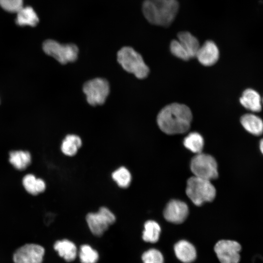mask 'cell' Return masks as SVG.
<instances>
[{
  "mask_svg": "<svg viewBox=\"0 0 263 263\" xmlns=\"http://www.w3.org/2000/svg\"><path fill=\"white\" fill-rule=\"evenodd\" d=\"M262 101H263V100H262Z\"/></svg>",
  "mask_w": 263,
  "mask_h": 263,
  "instance_id": "f546056e",
  "label": "cell"
},
{
  "mask_svg": "<svg viewBox=\"0 0 263 263\" xmlns=\"http://www.w3.org/2000/svg\"><path fill=\"white\" fill-rule=\"evenodd\" d=\"M240 102L243 107L252 112H259L262 110L261 96L252 89H247L243 92Z\"/></svg>",
  "mask_w": 263,
  "mask_h": 263,
  "instance_id": "9a60e30c",
  "label": "cell"
},
{
  "mask_svg": "<svg viewBox=\"0 0 263 263\" xmlns=\"http://www.w3.org/2000/svg\"><path fill=\"white\" fill-rule=\"evenodd\" d=\"M185 147L196 154L202 152L204 146L203 137L198 132H192L188 134L184 140Z\"/></svg>",
  "mask_w": 263,
  "mask_h": 263,
  "instance_id": "cb8c5ba5",
  "label": "cell"
},
{
  "mask_svg": "<svg viewBox=\"0 0 263 263\" xmlns=\"http://www.w3.org/2000/svg\"><path fill=\"white\" fill-rule=\"evenodd\" d=\"M54 248L60 257L68 262L74 261L78 254L75 243L66 239L56 241L54 244Z\"/></svg>",
  "mask_w": 263,
  "mask_h": 263,
  "instance_id": "5bb4252c",
  "label": "cell"
},
{
  "mask_svg": "<svg viewBox=\"0 0 263 263\" xmlns=\"http://www.w3.org/2000/svg\"><path fill=\"white\" fill-rule=\"evenodd\" d=\"M259 148L261 152L263 154V138L260 141Z\"/></svg>",
  "mask_w": 263,
  "mask_h": 263,
  "instance_id": "f1b7e54d",
  "label": "cell"
},
{
  "mask_svg": "<svg viewBox=\"0 0 263 263\" xmlns=\"http://www.w3.org/2000/svg\"><path fill=\"white\" fill-rule=\"evenodd\" d=\"M161 228L155 221L149 220L144 224V229L142 233V239L146 242L155 243L160 237Z\"/></svg>",
  "mask_w": 263,
  "mask_h": 263,
  "instance_id": "7402d4cb",
  "label": "cell"
},
{
  "mask_svg": "<svg viewBox=\"0 0 263 263\" xmlns=\"http://www.w3.org/2000/svg\"><path fill=\"white\" fill-rule=\"evenodd\" d=\"M25 190L30 194L37 195L43 192L46 188V184L43 180L37 178L34 175H26L22 181Z\"/></svg>",
  "mask_w": 263,
  "mask_h": 263,
  "instance_id": "d6986e66",
  "label": "cell"
},
{
  "mask_svg": "<svg viewBox=\"0 0 263 263\" xmlns=\"http://www.w3.org/2000/svg\"><path fill=\"white\" fill-rule=\"evenodd\" d=\"M241 123L248 132L256 136L263 133V120L253 113L244 114L241 118Z\"/></svg>",
  "mask_w": 263,
  "mask_h": 263,
  "instance_id": "2e32d148",
  "label": "cell"
},
{
  "mask_svg": "<svg viewBox=\"0 0 263 263\" xmlns=\"http://www.w3.org/2000/svg\"><path fill=\"white\" fill-rule=\"evenodd\" d=\"M187 195L197 206L211 202L216 196V189L210 180L192 176L187 181Z\"/></svg>",
  "mask_w": 263,
  "mask_h": 263,
  "instance_id": "277c9868",
  "label": "cell"
},
{
  "mask_svg": "<svg viewBox=\"0 0 263 263\" xmlns=\"http://www.w3.org/2000/svg\"><path fill=\"white\" fill-rule=\"evenodd\" d=\"M195 57L202 65L210 66L218 61L219 57V49L213 41L207 40L202 46H200Z\"/></svg>",
  "mask_w": 263,
  "mask_h": 263,
  "instance_id": "7c38bea8",
  "label": "cell"
},
{
  "mask_svg": "<svg viewBox=\"0 0 263 263\" xmlns=\"http://www.w3.org/2000/svg\"><path fill=\"white\" fill-rule=\"evenodd\" d=\"M82 144V140L79 136L75 134H68L63 140L60 149L63 154L72 157L76 154Z\"/></svg>",
  "mask_w": 263,
  "mask_h": 263,
  "instance_id": "ac0fdd59",
  "label": "cell"
},
{
  "mask_svg": "<svg viewBox=\"0 0 263 263\" xmlns=\"http://www.w3.org/2000/svg\"><path fill=\"white\" fill-rule=\"evenodd\" d=\"M86 221L91 233L100 237L115 222L116 216L107 207H101L97 211L88 213Z\"/></svg>",
  "mask_w": 263,
  "mask_h": 263,
  "instance_id": "5b68a950",
  "label": "cell"
},
{
  "mask_svg": "<svg viewBox=\"0 0 263 263\" xmlns=\"http://www.w3.org/2000/svg\"><path fill=\"white\" fill-rule=\"evenodd\" d=\"M241 244L236 241L221 240L214 246V251L221 263H239Z\"/></svg>",
  "mask_w": 263,
  "mask_h": 263,
  "instance_id": "9c48e42d",
  "label": "cell"
},
{
  "mask_svg": "<svg viewBox=\"0 0 263 263\" xmlns=\"http://www.w3.org/2000/svg\"><path fill=\"white\" fill-rule=\"evenodd\" d=\"M77 254L81 263H96L99 259L98 252L87 244L80 246Z\"/></svg>",
  "mask_w": 263,
  "mask_h": 263,
  "instance_id": "d4e9b609",
  "label": "cell"
},
{
  "mask_svg": "<svg viewBox=\"0 0 263 263\" xmlns=\"http://www.w3.org/2000/svg\"><path fill=\"white\" fill-rule=\"evenodd\" d=\"M17 14L16 23L19 25L35 26L38 22V18L31 7H22Z\"/></svg>",
  "mask_w": 263,
  "mask_h": 263,
  "instance_id": "ffe728a7",
  "label": "cell"
},
{
  "mask_svg": "<svg viewBox=\"0 0 263 263\" xmlns=\"http://www.w3.org/2000/svg\"><path fill=\"white\" fill-rule=\"evenodd\" d=\"M170 50L174 56L184 60H188L191 58L188 53L178 39L172 40L170 44Z\"/></svg>",
  "mask_w": 263,
  "mask_h": 263,
  "instance_id": "4316f807",
  "label": "cell"
},
{
  "mask_svg": "<svg viewBox=\"0 0 263 263\" xmlns=\"http://www.w3.org/2000/svg\"><path fill=\"white\" fill-rule=\"evenodd\" d=\"M178 41L188 53L190 58L195 57L200 47L197 38L188 31H182L177 35Z\"/></svg>",
  "mask_w": 263,
  "mask_h": 263,
  "instance_id": "e0dca14e",
  "label": "cell"
},
{
  "mask_svg": "<svg viewBox=\"0 0 263 263\" xmlns=\"http://www.w3.org/2000/svg\"><path fill=\"white\" fill-rule=\"evenodd\" d=\"M117 59L124 70L133 74L137 78L143 79L148 76L149 73L148 66L141 55L132 48L122 47L117 52Z\"/></svg>",
  "mask_w": 263,
  "mask_h": 263,
  "instance_id": "3957f363",
  "label": "cell"
},
{
  "mask_svg": "<svg viewBox=\"0 0 263 263\" xmlns=\"http://www.w3.org/2000/svg\"><path fill=\"white\" fill-rule=\"evenodd\" d=\"M9 162L16 169L22 170L25 169L30 164L31 156L27 151L16 150L10 152Z\"/></svg>",
  "mask_w": 263,
  "mask_h": 263,
  "instance_id": "44dd1931",
  "label": "cell"
},
{
  "mask_svg": "<svg viewBox=\"0 0 263 263\" xmlns=\"http://www.w3.org/2000/svg\"><path fill=\"white\" fill-rule=\"evenodd\" d=\"M217 163L211 155L202 152L191 159L190 169L195 176L211 180L218 176Z\"/></svg>",
  "mask_w": 263,
  "mask_h": 263,
  "instance_id": "52a82bcc",
  "label": "cell"
},
{
  "mask_svg": "<svg viewBox=\"0 0 263 263\" xmlns=\"http://www.w3.org/2000/svg\"><path fill=\"white\" fill-rule=\"evenodd\" d=\"M188 214V208L184 202L172 200L166 206L164 211V216L169 222L174 224L183 223Z\"/></svg>",
  "mask_w": 263,
  "mask_h": 263,
  "instance_id": "8fae6325",
  "label": "cell"
},
{
  "mask_svg": "<svg viewBox=\"0 0 263 263\" xmlns=\"http://www.w3.org/2000/svg\"><path fill=\"white\" fill-rule=\"evenodd\" d=\"M45 249L36 244H26L14 252L13 260L15 263H42Z\"/></svg>",
  "mask_w": 263,
  "mask_h": 263,
  "instance_id": "30bf717a",
  "label": "cell"
},
{
  "mask_svg": "<svg viewBox=\"0 0 263 263\" xmlns=\"http://www.w3.org/2000/svg\"><path fill=\"white\" fill-rule=\"evenodd\" d=\"M111 177L117 185L122 188H128L132 182V174L124 166H121L113 171Z\"/></svg>",
  "mask_w": 263,
  "mask_h": 263,
  "instance_id": "603a6c76",
  "label": "cell"
},
{
  "mask_svg": "<svg viewBox=\"0 0 263 263\" xmlns=\"http://www.w3.org/2000/svg\"><path fill=\"white\" fill-rule=\"evenodd\" d=\"M44 52L55 58L62 64L75 61L78 54V48L73 43L61 44L52 39L45 40L42 46Z\"/></svg>",
  "mask_w": 263,
  "mask_h": 263,
  "instance_id": "8992f818",
  "label": "cell"
},
{
  "mask_svg": "<svg viewBox=\"0 0 263 263\" xmlns=\"http://www.w3.org/2000/svg\"><path fill=\"white\" fill-rule=\"evenodd\" d=\"M192 118L191 112L187 106L174 103L160 111L157 123L160 129L168 134L183 133L189 129Z\"/></svg>",
  "mask_w": 263,
  "mask_h": 263,
  "instance_id": "6da1fadb",
  "label": "cell"
},
{
  "mask_svg": "<svg viewBox=\"0 0 263 263\" xmlns=\"http://www.w3.org/2000/svg\"><path fill=\"white\" fill-rule=\"evenodd\" d=\"M83 91L89 104L92 106L102 105L109 94L110 86L106 79L95 78L84 83Z\"/></svg>",
  "mask_w": 263,
  "mask_h": 263,
  "instance_id": "ba28073f",
  "label": "cell"
},
{
  "mask_svg": "<svg viewBox=\"0 0 263 263\" xmlns=\"http://www.w3.org/2000/svg\"><path fill=\"white\" fill-rule=\"evenodd\" d=\"M23 0H0V6L5 10L17 13L22 7Z\"/></svg>",
  "mask_w": 263,
  "mask_h": 263,
  "instance_id": "83f0119b",
  "label": "cell"
},
{
  "mask_svg": "<svg viewBox=\"0 0 263 263\" xmlns=\"http://www.w3.org/2000/svg\"><path fill=\"white\" fill-rule=\"evenodd\" d=\"M143 263H164V257L161 252L154 248L144 252L141 257Z\"/></svg>",
  "mask_w": 263,
  "mask_h": 263,
  "instance_id": "484cf974",
  "label": "cell"
},
{
  "mask_svg": "<svg viewBox=\"0 0 263 263\" xmlns=\"http://www.w3.org/2000/svg\"><path fill=\"white\" fill-rule=\"evenodd\" d=\"M175 255L183 263H191L196 258L197 252L194 246L188 241H178L174 246Z\"/></svg>",
  "mask_w": 263,
  "mask_h": 263,
  "instance_id": "4fadbf2b",
  "label": "cell"
},
{
  "mask_svg": "<svg viewBox=\"0 0 263 263\" xmlns=\"http://www.w3.org/2000/svg\"><path fill=\"white\" fill-rule=\"evenodd\" d=\"M178 9L177 0H145L142 5L146 19L152 24L164 27L171 24Z\"/></svg>",
  "mask_w": 263,
  "mask_h": 263,
  "instance_id": "7a4b0ae2",
  "label": "cell"
}]
</instances>
